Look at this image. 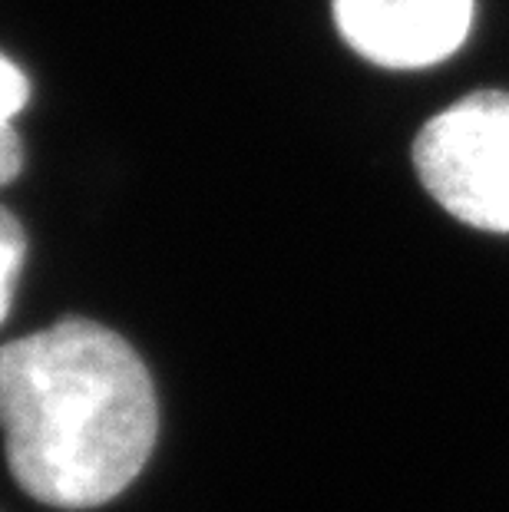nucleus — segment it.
Listing matches in <instances>:
<instances>
[{"label": "nucleus", "mask_w": 509, "mask_h": 512, "mask_svg": "<svg viewBox=\"0 0 509 512\" xmlns=\"http://www.w3.org/2000/svg\"><path fill=\"white\" fill-rule=\"evenodd\" d=\"M334 20L364 60L420 70L460 50L473 0H334Z\"/></svg>", "instance_id": "3"}, {"label": "nucleus", "mask_w": 509, "mask_h": 512, "mask_svg": "<svg viewBox=\"0 0 509 512\" xmlns=\"http://www.w3.org/2000/svg\"><path fill=\"white\" fill-rule=\"evenodd\" d=\"M0 430L27 496L57 509L103 506L156 446L153 377L116 331L67 318L0 347Z\"/></svg>", "instance_id": "1"}, {"label": "nucleus", "mask_w": 509, "mask_h": 512, "mask_svg": "<svg viewBox=\"0 0 509 512\" xmlns=\"http://www.w3.org/2000/svg\"><path fill=\"white\" fill-rule=\"evenodd\" d=\"M27 96H30V86H27V76L17 63H10L7 57H0V129L10 126L20 110L27 106Z\"/></svg>", "instance_id": "5"}, {"label": "nucleus", "mask_w": 509, "mask_h": 512, "mask_svg": "<svg viewBox=\"0 0 509 512\" xmlns=\"http://www.w3.org/2000/svg\"><path fill=\"white\" fill-rule=\"evenodd\" d=\"M24 252V228L7 209H0V321L7 318L10 298H14L20 268H24Z\"/></svg>", "instance_id": "4"}, {"label": "nucleus", "mask_w": 509, "mask_h": 512, "mask_svg": "<svg viewBox=\"0 0 509 512\" xmlns=\"http://www.w3.org/2000/svg\"><path fill=\"white\" fill-rule=\"evenodd\" d=\"M414 169L463 225L509 232V93L463 96L420 129Z\"/></svg>", "instance_id": "2"}, {"label": "nucleus", "mask_w": 509, "mask_h": 512, "mask_svg": "<svg viewBox=\"0 0 509 512\" xmlns=\"http://www.w3.org/2000/svg\"><path fill=\"white\" fill-rule=\"evenodd\" d=\"M20 166H24V143L14 126H4L0 129V189L17 179Z\"/></svg>", "instance_id": "6"}]
</instances>
